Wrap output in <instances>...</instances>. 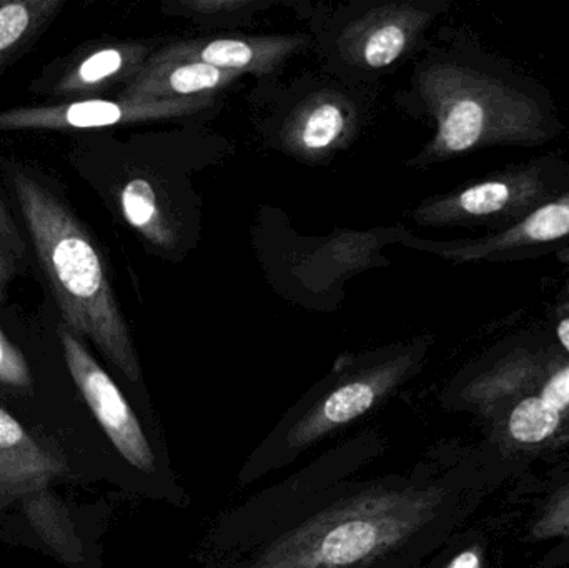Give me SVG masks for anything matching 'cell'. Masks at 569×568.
<instances>
[{
	"mask_svg": "<svg viewBox=\"0 0 569 568\" xmlns=\"http://www.w3.org/2000/svg\"><path fill=\"white\" fill-rule=\"evenodd\" d=\"M59 339L73 383L120 459L133 474L146 479L156 499L176 509H187L190 497L170 466L162 436L143 426L139 413L130 406L112 377L93 359L80 337L62 326Z\"/></svg>",
	"mask_w": 569,
	"mask_h": 568,
	"instance_id": "6",
	"label": "cell"
},
{
	"mask_svg": "<svg viewBox=\"0 0 569 568\" xmlns=\"http://www.w3.org/2000/svg\"><path fill=\"white\" fill-rule=\"evenodd\" d=\"M428 20L430 13L410 3L377 7L345 29L341 53L357 66L383 69L410 49Z\"/></svg>",
	"mask_w": 569,
	"mask_h": 568,
	"instance_id": "9",
	"label": "cell"
},
{
	"mask_svg": "<svg viewBox=\"0 0 569 568\" xmlns=\"http://www.w3.org/2000/svg\"><path fill=\"white\" fill-rule=\"evenodd\" d=\"M567 237H569V190L557 199L541 203L495 236L485 237L478 242L453 247L447 250V256L463 260L487 259L495 253L560 242Z\"/></svg>",
	"mask_w": 569,
	"mask_h": 568,
	"instance_id": "15",
	"label": "cell"
},
{
	"mask_svg": "<svg viewBox=\"0 0 569 568\" xmlns=\"http://www.w3.org/2000/svg\"><path fill=\"white\" fill-rule=\"evenodd\" d=\"M187 10L202 16H219V13H237L247 9H253L257 3L249 0H192L182 2Z\"/></svg>",
	"mask_w": 569,
	"mask_h": 568,
	"instance_id": "26",
	"label": "cell"
},
{
	"mask_svg": "<svg viewBox=\"0 0 569 568\" xmlns=\"http://www.w3.org/2000/svg\"><path fill=\"white\" fill-rule=\"evenodd\" d=\"M467 500L438 462L357 476L315 496L259 544L217 568H415L447 540Z\"/></svg>",
	"mask_w": 569,
	"mask_h": 568,
	"instance_id": "1",
	"label": "cell"
},
{
	"mask_svg": "<svg viewBox=\"0 0 569 568\" xmlns=\"http://www.w3.org/2000/svg\"><path fill=\"white\" fill-rule=\"evenodd\" d=\"M0 386L13 390H29L32 387V373L23 353L16 343L7 339L0 329Z\"/></svg>",
	"mask_w": 569,
	"mask_h": 568,
	"instance_id": "23",
	"label": "cell"
},
{
	"mask_svg": "<svg viewBox=\"0 0 569 568\" xmlns=\"http://www.w3.org/2000/svg\"><path fill=\"white\" fill-rule=\"evenodd\" d=\"M17 273V260L0 247V303L6 300L7 287Z\"/></svg>",
	"mask_w": 569,
	"mask_h": 568,
	"instance_id": "27",
	"label": "cell"
},
{
	"mask_svg": "<svg viewBox=\"0 0 569 568\" xmlns=\"http://www.w3.org/2000/svg\"><path fill=\"white\" fill-rule=\"evenodd\" d=\"M66 0H0V73L26 56Z\"/></svg>",
	"mask_w": 569,
	"mask_h": 568,
	"instance_id": "17",
	"label": "cell"
},
{
	"mask_svg": "<svg viewBox=\"0 0 569 568\" xmlns=\"http://www.w3.org/2000/svg\"><path fill=\"white\" fill-rule=\"evenodd\" d=\"M357 126L353 106L340 93L320 92L308 97L291 113L284 127V146L303 157L321 159L347 143Z\"/></svg>",
	"mask_w": 569,
	"mask_h": 568,
	"instance_id": "12",
	"label": "cell"
},
{
	"mask_svg": "<svg viewBox=\"0 0 569 568\" xmlns=\"http://www.w3.org/2000/svg\"><path fill=\"white\" fill-rule=\"evenodd\" d=\"M569 419V362L553 360L535 389L517 399L508 410L505 432L521 449L553 440Z\"/></svg>",
	"mask_w": 569,
	"mask_h": 568,
	"instance_id": "11",
	"label": "cell"
},
{
	"mask_svg": "<svg viewBox=\"0 0 569 568\" xmlns=\"http://www.w3.org/2000/svg\"><path fill=\"white\" fill-rule=\"evenodd\" d=\"M387 449V440L380 434L367 430L325 450L287 479L220 514L200 539L193 562L199 568H217L236 559L303 509L315 496L341 480L360 476Z\"/></svg>",
	"mask_w": 569,
	"mask_h": 568,
	"instance_id": "5",
	"label": "cell"
},
{
	"mask_svg": "<svg viewBox=\"0 0 569 568\" xmlns=\"http://www.w3.org/2000/svg\"><path fill=\"white\" fill-rule=\"evenodd\" d=\"M119 202L123 219L143 239L160 249H172L176 246V230L150 180L143 177L130 179L120 190Z\"/></svg>",
	"mask_w": 569,
	"mask_h": 568,
	"instance_id": "19",
	"label": "cell"
},
{
	"mask_svg": "<svg viewBox=\"0 0 569 568\" xmlns=\"http://www.w3.org/2000/svg\"><path fill=\"white\" fill-rule=\"evenodd\" d=\"M0 456L12 457L36 466L67 470L66 464L43 449L12 416L0 409Z\"/></svg>",
	"mask_w": 569,
	"mask_h": 568,
	"instance_id": "21",
	"label": "cell"
},
{
	"mask_svg": "<svg viewBox=\"0 0 569 568\" xmlns=\"http://www.w3.org/2000/svg\"><path fill=\"white\" fill-rule=\"evenodd\" d=\"M307 39L297 36L223 37V39L177 42L157 52L167 60L207 63L226 72H272Z\"/></svg>",
	"mask_w": 569,
	"mask_h": 568,
	"instance_id": "10",
	"label": "cell"
},
{
	"mask_svg": "<svg viewBox=\"0 0 569 568\" xmlns=\"http://www.w3.org/2000/svg\"><path fill=\"white\" fill-rule=\"evenodd\" d=\"M243 73L226 72L200 62L149 57L142 69L126 83L120 97L127 99L186 100L212 97Z\"/></svg>",
	"mask_w": 569,
	"mask_h": 568,
	"instance_id": "13",
	"label": "cell"
},
{
	"mask_svg": "<svg viewBox=\"0 0 569 568\" xmlns=\"http://www.w3.org/2000/svg\"><path fill=\"white\" fill-rule=\"evenodd\" d=\"M0 247L16 260H22L26 257V242L22 233L13 220L12 213L7 209L0 197Z\"/></svg>",
	"mask_w": 569,
	"mask_h": 568,
	"instance_id": "25",
	"label": "cell"
},
{
	"mask_svg": "<svg viewBox=\"0 0 569 568\" xmlns=\"http://www.w3.org/2000/svg\"><path fill=\"white\" fill-rule=\"evenodd\" d=\"M415 568H485V550L480 544H470L451 552V556L441 557L433 564L427 560Z\"/></svg>",
	"mask_w": 569,
	"mask_h": 568,
	"instance_id": "24",
	"label": "cell"
},
{
	"mask_svg": "<svg viewBox=\"0 0 569 568\" xmlns=\"http://www.w3.org/2000/svg\"><path fill=\"white\" fill-rule=\"evenodd\" d=\"M10 182L63 327L90 340L130 383L142 386L132 333L92 237L69 206L29 173L10 170Z\"/></svg>",
	"mask_w": 569,
	"mask_h": 568,
	"instance_id": "2",
	"label": "cell"
},
{
	"mask_svg": "<svg viewBox=\"0 0 569 568\" xmlns=\"http://www.w3.org/2000/svg\"><path fill=\"white\" fill-rule=\"evenodd\" d=\"M149 50L142 43H107L77 57L57 77L50 96L63 99H93L119 82H130L149 60Z\"/></svg>",
	"mask_w": 569,
	"mask_h": 568,
	"instance_id": "14",
	"label": "cell"
},
{
	"mask_svg": "<svg viewBox=\"0 0 569 568\" xmlns=\"http://www.w3.org/2000/svg\"><path fill=\"white\" fill-rule=\"evenodd\" d=\"M66 474L62 469L36 466L12 457L0 456V507L22 500L33 490L49 487Z\"/></svg>",
	"mask_w": 569,
	"mask_h": 568,
	"instance_id": "20",
	"label": "cell"
},
{
	"mask_svg": "<svg viewBox=\"0 0 569 568\" xmlns=\"http://www.w3.org/2000/svg\"><path fill=\"white\" fill-rule=\"evenodd\" d=\"M558 342L563 347L565 352L569 356V317L561 319L557 327Z\"/></svg>",
	"mask_w": 569,
	"mask_h": 568,
	"instance_id": "28",
	"label": "cell"
},
{
	"mask_svg": "<svg viewBox=\"0 0 569 568\" xmlns=\"http://www.w3.org/2000/svg\"><path fill=\"white\" fill-rule=\"evenodd\" d=\"M418 90L437 122L423 153L428 162L497 143L535 142L547 133L533 99L468 67L433 63L421 70Z\"/></svg>",
	"mask_w": 569,
	"mask_h": 568,
	"instance_id": "4",
	"label": "cell"
},
{
	"mask_svg": "<svg viewBox=\"0 0 569 568\" xmlns=\"http://www.w3.org/2000/svg\"><path fill=\"white\" fill-rule=\"evenodd\" d=\"M212 97L186 100L109 99L69 100L52 106L16 107L0 112V133L22 130L99 129L123 123L157 122L179 119L209 106Z\"/></svg>",
	"mask_w": 569,
	"mask_h": 568,
	"instance_id": "7",
	"label": "cell"
},
{
	"mask_svg": "<svg viewBox=\"0 0 569 568\" xmlns=\"http://www.w3.org/2000/svg\"><path fill=\"white\" fill-rule=\"evenodd\" d=\"M23 512L33 532L63 562L79 564L83 546L77 536L76 524L62 500L49 487L33 490L22 499Z\"/></svg>",
	"mask_w": 569,
	"mask_h": 568,
	"instance_id": "18",
	"label": "cell"
},
{
	"mask_svg": "<svg viewBox=\"0 0 569 568\" xmlns=\"http://www.w3.org/2000/svg\"><path fill=\"white\" fill-rule=\"evenodd\" d=\"M568 289H569V283H568Z\"/></svg>",
	"mask_w": 569,
	"mask_h": 568,
	"instance_id": "29",
	"label": "cell"
},
{
	"mask_svg": "<svg viewBox=\"0 0 569 568\" xmlns=\"http://www.w3.org/2000/svg\"><path fill=\"white\" fill-rule=\"evenodd\" d=\"M418 347L348 360L305 393L283 413L269 436L247 457L237 484L249 487L297 462L303 454L333 434L350 427L383 406L420 367Z\"/></svg>",
	"mask_w": 569,
	"mask_h": 568,
	"instance_id": "3",
	"label": "cell"
},
{
	"mask_svg": "<svg viewBox=\"0 0 569 568\" xmlns=\"http://www.w3.org/2000/svg\"><path fill=\"white\" fill-rule=\"evenodd\" d=\"M531 539L569 540V486L560 490L531 524Z\"/></svg>",
	"mask_w": 569,
	"mask_h": 568,
	"instance_id": "22",
	"label": "cell"
},
{
	"mask_svg": "<svg viewBox=\"0 0 569 568\" xmlns=\"http://www.w3.org/2000/svg\"><path fill=\"white\" fill-rule=\"evenodd\" d=\"M551 362L543 353H513L465 383L457 393L458 406L491 410L500 400L520 399L538 386Z\"/></svg>",
	"mask_w": 569,
	"mask_h": 568,
	"instance_id": "16",
	"label": "cell"
},
{
	"mask_svg": "<svg viewBox=\"0 0 569 568\" xmlns=\"http://www.w3.org/2000/svg\"><path fill=\"white\" fill-rule=\"evenodd\" d=\"M548 186L537 169L500 173L423 203L415 220L423 226H451L475 220L513 219L517 222L547 202Z\"/></svg>",
	"mask_w": 569,
	"mask_h": 568,
	"instance_id": "8",
	"label": "cell"
}]
</instances>
